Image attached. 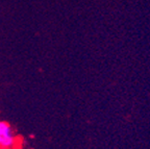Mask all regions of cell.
<instances>
[{
  "mask_svg": "<svg viewBox=\"0 0 150 149\" xmlns=\"http://www.w3.org/2000/svg\"><path fill=\"white\" fill-rule=\"evenodd\" d=\"M17 145V137L12 125L0 120V149H14Z\"/></svg>",
  "mask_w": 150,
  "mask_h": 149,
  "instance_id": "cell-1",
  "label": "cell"
}]
</instances>
